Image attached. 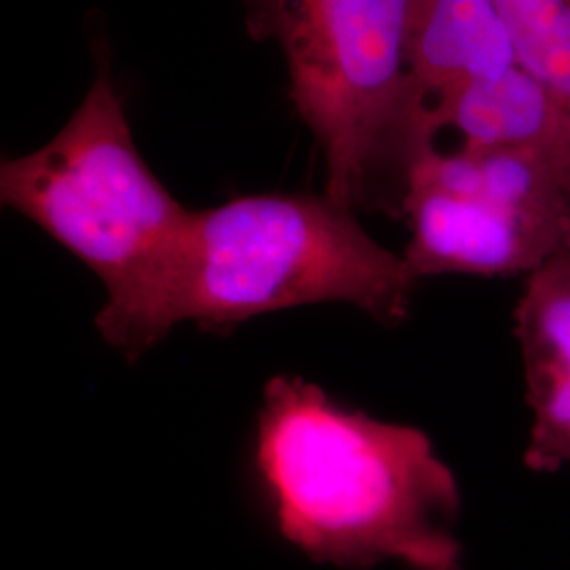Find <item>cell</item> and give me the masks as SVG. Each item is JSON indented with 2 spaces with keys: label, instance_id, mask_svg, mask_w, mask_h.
<instances>
[{
  "label": "cell",
  "instance_id": "obj_5",
  "mask_svg": "<svg viewBox=\"0 0 570 570\" xmlns=\"http://www.w3.org/2000/svg\"><path fill=\"white\" fill-rule=\"evenodd\" d=\"M400 216L419 279L530 275L570 252V178L534 150L433 144L407 165Z\"/></svg>",
  "mask_w": 570,
  "mask_h": 570
},
{
  "label": "cell",
  "instance_id": "obj_2",
  "mask_svg": "<svg viewBox=\"0 0 570 570\" xmlns=\"http://www.w3.org/2000/svg\"><path fill=\"white\" fill-rule=\"evenodd\" d=\"M0 199L100 277L106 303L96 326L129 360L180 324L195 212L144 161L106 68L49 142L2 161Z\"/></svg>",
  "mask_w": 570,
  "mask_h": 570
},
{
  "label": "cell",
  "instance_id": "obj_6",
  "mask_svg": "<svg viewBox=\"0 0 570 570\" xmlns=\"http://www.w3.org/2000/svg\"><path fill=\"white\" fill-rule=\"evenodd\" d=\"M518 66L497 0H416L407 35L410 164L435 144L438 121L469 85Z\"/></svg>",
  "mask_w": 570,
  "mask_h": 570
},
{
  "label": "cell",
  "instance_id": "obj_1",
  "mask_svg": "<svg viewBox=\"0 0 570 570\" xmlns=\"http://www.w3.org/2000/svg\"><path fill=\"white\" fill-rule=\"evenodd\" d=\"M256 469L275 527L315 562L459 570L454 473L419 429L338 406L298 376L263 393Z\"/></svg>",
  "mask_w": 570,
  "mask_h": 570
},
{
  "label": "cell",
  "instance_id": "obj_4",
  "mask_svg": "<svg viewBox=\"0 0 570 570\" xmlns=\"http://www.w3.org/2000/svg\"><path fill=\"white\" fill-rule=\"evenodd\" d=\"M416 0H245L284 51L292 102L326 157V195L402 214L410 165L407 35Z\"/></svg>",
  "mask_w": 570,
  "mask_h": 570
},
{
  "label": "cell",
  "instance_id": "obj_8",
  "mask_svg": "<svg viewBox=\"0 0 570 570\" xmlns=\"http://www.w3.org/2000/svg\"><path fill=\"white\" fill-rule=\"evenodd\" d=\"M518 63L541 82L570 121V0H497Z\"/></svg>",
  "mask_w": 570,
  "mask_h": 570
},
{
  "label": "cell",
  "instance_id": "obj_3",
  "mask_svg": "<svg viewBox=\"0 0 570 570\" xmlns=\"http://www.w3.org/2000/svg\"><path fill=\"white\" fill-rule=\"evenodd\" d=\"M419 277L376 244L355 209L324 195H249L195 212L178 315L226 330L256 315L348 303L381 324L407 315Z\"/></svg>",
  "mask_w": 570,
  "mask_h": 570
},
{
  "label": "cell",
  "instance_id": "obj_7",
  "mask_svg": "<svg viewBox=\"0 0 570 570\" xmlns=\"http://www.w3.org/2000/svg\"><path fill=\"white\" fill-rule=\"evenodd\" d=\"M515 338L532 412L527 468L570 465V252L530 273L515 306Z\"/></svg>",
  "mask_w": 570,
  "mask_h": 570
},
{
  "label": "cell",
  "instance_id": "obj_9",
  "mask_svg": "<svg viewBox=\"0 0 570 570\" xmlns=\"http://www.w3.org/2000/svg\"><path fill=\"white\" fill-rule=\"evenodd\" d=\"M459 570H463V569H459Z\"/></svg>",
  "mask_w": 570,
  "mask_h": 570
}]
</instances>
